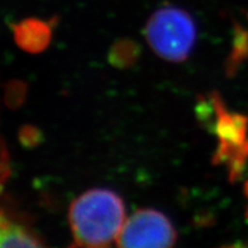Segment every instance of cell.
Listing matches in <instances>:
<instances>
[{
  "label": "cell",
  "mask_w": 248,
  "mask_h": 248,
  "mask_svg": "<svg viewBox=\"0 0 248 248\" xmlns=\"http://www.w3.org/2000/svg\"><path fill=\"white\" fill-rule=\"evenodd\" d=\"M125 218L122 199L105 188L85 192L69 208L70 230L80 248H111Z\"/></svg>",
  "instance_id": "6da1fadb"
},
{
  "label": "cell",
  "mask_w": 248,
  "mask_h": 248,
  "mask_svg": "<svg viewBox=\"0 0 248 248\" xmlns=\"http://www.w3.org/2000/svg\"><path fill=\"white\" fill-rule=\"evenodd\" d=\"M145 36L155 54L167 61L182 62L193 49L197 27L187 12L166 6L150 17Z\"/></svg>",
  "instance_id": "7a4b0ae2"
},
{
  "label": "cell",
  "mask_w": 248,
  "mask_h": 248,
  "mask_svg": "<svg viewBox=\"0 0 248 248\" xmlns=\"http://www.w3.org/2000/svg\"><path fill=\"white\" fill-rule=\"evenodd\" d=\"M214 110V133L218 146L214 162L225 164L231 179L243 173L248 160V117L226 109L217 95L210 100Z\"/></svg>",
  "instance_id": "3957f363"
},
{
  "label": "cell",
  "mask_w": 248,
  "mask_h": 248,
  "mask_svg": "<svg viewBox=\"0 0 248 248\" xmlns=\"http://www.w3.org/2000/svg\"><path fill=\"white\" fill-rule=\"evenodd\" d=\"M176 231L162 213L139 209L126 217L116 239L117 248H173Z\"/></svg>",
  "instance_id": "277c9868"
},
{
  "label": "cell",
  "mask_w": 248,
  "mask_h": 248,
  "mask_svg": "<svg viewBox=\"0 0 248 248\" xmlns=\"http://www.w3.org/2000/svg\"><path fill=\"white\" fill-rule=\"evenodd\" d=\"M16 44L30 53H38L47 47L51 40V28L39 18H26L13 28Z\"/></svg>",
  "instance_id": "5b68a950"
},
{
  "label": "cell",
  "mask_w": 248,
  "mask_h": 248,
  "mask_svg": "<svg viewBox=\"0 0 248 248\" xmlns=\"http://www.w3.org/2000/svg\"><path fill=\"white\" fill-rule=\"evenodd\" d=\"M1 248H46L39 239L23 225L11 218H1Z\"/></svg>",
  "instance_id": "8992f818"
},
{
  "label": "cell",
  "mask_w": 248,
  "mask_h": 248,
  "mask_svg": "<svg viewBox=\"0 0 248 248\" xmlns=\"http://www.w3.org/2000/svg\"><path fill=\"white\" fill-rule=\"evenodd\" d=\"M244 192H245V197H246V199H247V210H246V214H247V217H248V179H247L246 184H245Z\"/></svg>",
  "instance_id": "52a82bcc"
},
{
  "label": "cell",
  "mask_w": 248,
  "mask_h": 248,
  "mask_svg": "<svg viewBox=\"0 0 248 248\" xmlns=\"http://www.w3.org/2000/svg\"><path fill=\"white\" fill-rule=\"evenodd\" d=\"M223 248H243V247H239V246H228V247H223Z\"/></svg>",
  "instance_id": "ba28073f"
}]
</instances>
